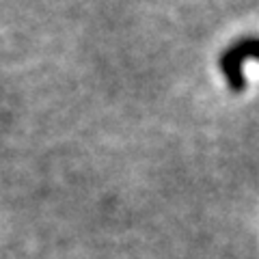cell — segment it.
Segmentation results:
<instances>
[{"instance_id":"1","label":"cell","mask_w":259,"mask_h":259,"mask_svg":"<svg viewBox=\"0 0 259 259\" xmlns=\"http://www.w3.org/2000/svg\"><path fill=\"white\" fill-rule=\"evenodd\" d=\"M248 59L259 61V37H242L221 54L218 67L233 93H242L246 87L244 63Z\"/></svg>"}]
</instances>
